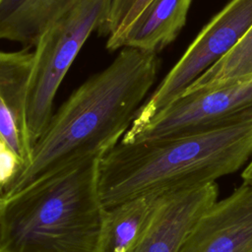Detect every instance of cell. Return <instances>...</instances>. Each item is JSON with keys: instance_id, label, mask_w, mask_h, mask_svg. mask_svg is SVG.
<instances>
[{"instance_id": "obj_13", "label": "cell", "mask_w": 252, "mask_h": 252, "mask_svg": "<svg viewBox=\"0 0 252 252\" xmlns=\"http://www.w3.org/2000/svg\"><path fill=\"white\" fill-rule=\"evenodd\" d=\"M249 80H252V27L223 58L195 80L183 94L228 87Z\"/></svg>"}, {"instance_id": "obj_10", "label": "cell", "mask_w": 252, "mask_h": 252, "mask_svg": "<svg viewBox=\"0 0 252 252\" xmlns=\"http://www.w3.org/2000/svg\"><path fill=\"white\" fill-rule=\"evenodd\" d=\"M192 0H152L113 42L110 51L124 46L158 52L172 42L186 23Z\"/></svg>"}, {"instance_id": "obj_12", "label": "cell", "mask_w": 252, "mask_h": 252, "mask_svg": "<svg viewBox=\"0 0 252 252\" xmlns=\"http://www.w3.org/2000/svg\"><path fill=\"white\" fill-rule=\"evenodd\" d=\"M164 193H149L106 208L99 252H130Z\"/></svg>"}, {"instance_id": "obj_11", "label": "cell", "mask_w": 252, "mask_h": 252, "mask_svg": "<svg viewBox=\"0 0 252 252\" xmlns=\"http://www.w3.org/2000/svg\"><path fill=\"white\" fill-rule=\"evenodd\" d=\"M80 0H2L0 39L34 45L42 32Z\"/></svg>"}, {"instance_id": "obj_4", "label": "cell", "mask_w": 252, "mask_h": 252, "mask_svg": "<svg viewBox=\"0 0 252 252\" xmlns=\"http://www.w3.org/2000/svg\"><path fill=\"white\" fill-rule=\"evenodd\" d=\"M112 0H80L39 35L33 51L27 122L32 144L49 123L56 93L72 63L109 14Z\"/></svg>"}, {"instance_id": "obj_14", "label": "cell", "mask_w": 252, "mask_h": 252, "mask_svg": "<svg viewBox=\"0 0 252 252\" xmlns=\"http://www.w3.org/2000/svg\"><path fill=\"white\" fill-rule=\"evenodd\" d=\"M135 2L136 0H112L106 21L98 32L105 36L107 35V37L111 35L117 30Z\"/></svg>"}, {"instance_id": "obj_16", "label": "cell", "mask_w": 252, "mask_h": 252, "mask_svg": "<svg viewBox=\"0 0 252 252\" xmlns=\"http://www.w3.org/2000/svg\"><path fill=\"white\" fill-rule=\"evenodd\" d=\"M241 177H242L243 182H246V183L252 185V158L249 159V161L243 167V170L241 172Z\"/></svg>"}, {"instance_id": "obj_15", "label": "cell", "mask_w": 252, "mask_h": 252, "mask_svg": "<svg viewBox=\"0 0 252 252\" xmlns=\"http://www.w3.org/2000/svg\"><path fill=\"white\" fill-rule=\"evenodd\" d=\"M152 0H136V2L134 3V5L132 6V8L129 10V12L127 13L126 17L124 18V20L121 22V24L119 25V27L117 28V30L107 37V41L106 44H109L111 42H113L117 37H119L122 32L135 21V19L142 13V11L148 6V4L151 2Z\"/></svg>"}, {"instance_id": "obj_5", "label": "cell", "mask_w": 252, "mask_h": 252, "mask_svg": "<svg viewBox=\"0 0 252 252\" xmlns=\"http://www.w3.org/2000/svg\"><path fill=\"white\" fill-rule=\"evenodd\" d=\"M252 27V0H230L199 32L138 109L124 135L137 132L223 58ZM123 135V136H124Z\"/></svg>"}, {"instance_id": "obj_8", "label": "cell", "mask_w": 252, "mask_h": 252, "mask_svg": "<svg viewBox=\"0 0 252 252\" xmlns=\"http://www.w3.org/2000/svg\"><path fill=\"white\" fill-rule=\"evenodd\" d=\"M218 197L216 182L162 194L130 252H180L197 220Z\"/></svg>"}, {"instance_id": "obj_7", "label": "cell", "mask_w": 252, "mask_h": 252, "mask_svg": "<svg viewBox=\"0 0 252 252\" xmlns=\"http://www.w3.org/2000/svg\"><path fill=\"white\" fill-rule=\"evenodd\" d=\"M180 252H252V185L242 182L197 220Z\"/></svg>"}, {"instance_id": "obj_9", "label": "cell", "mask_w": 252, "mask_h": 252, "mask_svg": "<svg viewBox=\"0 0 252 252\" xmlns=\"http://www.w3.org/2000/svg\"><path fill=\"white\" fill-rule=\"evenodd\" d=\"M32 62L33 52L28 49L0 50V135L26 168L33 148L27 122Z\"/></svg>"}, {"instance_id": "obj_6", "label": "cell", "mask_w": 252, "mask_h": 252, "mask_svg": "<svg viewBox=\"0 0 252 252\" xmlns=\"http://www.w3.org/2000/svg\"><path fill=\"white\" fill-rule=\"evenodd\" d=\"M252 122V80L202 92L185 93L137 132L133 142L220 130Z\"/></svg>"}, {"instance_id": "obj_1", "label": "cell", "mask_w": 252, "mask_h": 252, "mask_svg": "<svg viewBox=\"0 0 252 252\" xmlns=\"http://www.w3.org/2000/svg\"><path fill=\"white\" fill-rule=\"evenodd\" d=\"M158 69L156 52L120 48L106 68L85 81L52 114L33 145L29 166L6 199L116 144L143 104Z\"/></svg>"}, {"instance_id": "obj_17", "label": "cell", "mask_w": 252, "mask_h": 252, "mask_svg": "<svg viewBox=\"0 0 252 252\" xmlns=\"http://www.w3.org/2000/svg\"><path fill=\"white\" fill-rule=\"evenodd\" d=\"M1 1H2V0H0V4H1Z\"/></svg>"}, {"instance_id": "obj_3", "label": "cell", "mask_w": 252, "mask_h": 252, "mask_svg": "<svg viewBox=\"0 0 252 252\" xmlns=\"http://www.w3.org/2000/svg\"><path fill=\"white\" fill-rule=\"evenodd\" d=\"M101 155L74 163L0 203V252H99L105 208Z\"/></svg>"}, {"instance_id": "obj_2", "label": "cell", "mask_w": 252, "mask_h": 252, "mask_svg": "<svg viewBox=\"0 0 252 252\" xmlns=\"http://www.w3.org/2000/svg\"><path fill=\"white\" fill-rule=\"evenodd\" d=\"M252 158V122L153 140H119L98 163L104 208L149 193L195 188L243 168Z\"/></svg>"}]
</instances>
